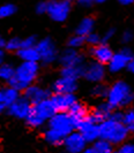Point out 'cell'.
Returning a JSON list of instances; mask_svg holds the SVG:
<instances>
[{
  "instance_id": "30",
  "label": "cell",
  "mask_w": 134,
  "mask_h": 153,
  "mask_svg": "<svg viewBox=\"0 0 134 153\" xmlns=\"http://www.w3.org/2000/svg\"><path fill=\"white\" fill-rule=\"evenodd\" d=\"M108 90H109V86H106L103 83H98V84H95L94 88L91 89V94L96 98H106Z\"/></svg>"
},
{
  "instance_id": "7",
  "label": "cell",
  "mask_w": 134,
  "mask_h": 153,
  "mask_svg": "<svg viewBox=\"0 0 134 153\" xmlns=\"http://www.w3.org/2000/svg\"><path fill=\"white\" fill-rule=\"evenodd\" d=\"M36 50L40 54V62L46 65V66H50L58 60L59 51L51 37H44V38L40 39L37 42Z\"/></svg>"
},
{
  "instance_id": "27",
  "label": "cell",
  "mask_w": 134,
  "mask_h": 153,
  "mask_svg": "<svg viewBox=\"0 0 134 153\" xmlns=\"http://www.w3.org/2000/svg\"><path fill=\"white\" fill-rule=\"evenodd\" d=\"M97 153H110L112 152V145L109 142L98 138L97 140L94 142V145L91 146Z\"/></svg>"
},
{
  "instance_id": "15",
  "label": "cell",
  "mask_w": 134,
  "mask_h": 153,
  "mask_svg": "<svg viewBox=\"0 0 134 153\" xmlns=\"http://www.w3.org/2000/svg\"><path fill=\"white\" fill-rule=\"evenodd\" d=\"M89 53L94 58V61L106 66L110 62L111 58H112V55H113L115 52L112 51V48L110 47L109 44H102L101 43L98 45L90 47Z\"/></svg>"
},
{
  "instance_id": "19",
  "label": "cell",
  "mask_w": 134,
  "mask_h": 153,
  "mask_svg": "<svg viewBox=\"0 0 134 153\" xmlns=\"http://www.w3.org/2000/svg\"><path fill=\"white\" fill-rule=\"evenodd\" d=\"M67 113L71 115V117L74 120L75 124H78L80 121L85 120L88 115H89V109H88L87 106L83 105L82 102L76 101V102L70 108V111H68Z\"/></svg>"
},
{
  "instance_id": "5",
  "label": "cell",
  "mask_w": 134,
  "mask_h": 153,
  "mask_svg": "<svg viewBox=\"0 0 134 153\" xmlns=\"http://www.w3.org/2000/svg\"><path fill=\"white\" fill-rule=\"evenodd\" d=\"M47 128L57 131L61 136L66 137L71 132L76 129V124L74 120L71 117V115L67 112H59L55 113L49 121H47Z\"/></svg>"
},
{
  "instance_id": "24",
  "label": "cell",
  "mask_w": 134,
  "mask_h": 153,
  "mask_svg": "<svg viewBox=\"0 0 134 153\" xmlns=\"http://www.w3.org/2000/svg\"><path fill=\"white\" fill-rule=\"evenodd\" d=\"M1 93H2V102L6 105V106H10L13 102H15L16 100L20 98V92L10 88V86H7L5 89L1 90Z\"/></svg>"
},
{
  "instance_id": "3",
  "label": "cell",
  "mask_w": 134,
  "mask_h": 153,
  "mask_svg": "<svg viewBox=\"0 0 134 153\" xmlns=\"http://www.w3.org/2000/svg\"><path fill=\"white\" fill-rule=\"evenodd\" d=\"M100 138L109 142L111 145L123 144L127 139L130 132L123 121H118L115 119H106L98 124Z\"/></svg>"
},
{
  "instance_id": "43",
  "label": "cell",
  "mask_w": 134,
  "mask_h": 153,
  "mask_svg": "<svg viewBox=\"0 0 134 153\" xmlns=\"http://www.w3.org/2000/svg\"><path fill=\"white\" fill-rule=\"evenodd\" d=\"M6 111H7V106H6L5 104H2V102H1V104H0V114L5 113Z\"/></svg>"
},
{
  "instance_id": "2",
  "label": "cell",
  "mask_w": 134,
  "mask_h": 153,
  "mask_svg": "<svg viewBox=\"0 0 134 153\" xmlns=\"http://www.w3.org/2000/svg\"><path fill=\"white\" fill-rule=\"evenodd\" d=\"M106 102L113 109L121 107H128L134 104V92L131 85L125 81H116L109 86Z\"/></svg>"
},
{
  "instance_id": "34",
  "label": "cell",
  "mask_w": 134,
  "mask_h": 153,
  "mask_svg": "<svg viewBox=\"0 0 134 153\" xmlns=\"http://www.w3.org/2000/svg\"><path fill=\"white\" fill-rule=\"evenodd\" d=\"M134 38V33L132 30L130 29H126L121 32V36H120V43L124 44L125 46H127Z\"/></svg>"
},
{
  "instance_id": "17",
  "label": "cell",
  "mask_w": 134,
  "mask_h": 153,
  "mask_svg": "<svg viewBox=\"0 0 134 153\" xmlns=\"http://www.w3.org/2000/svg\"><path fill=\"white\" fill-rule=\"evenodd\" d=\"M78 88H79V84L76 79L60 76L53 82V84L51 86V92L52 93H75Z\"/></svg>"
},
{
  "instance_id": "20",
  "label": "cell",
  "mask_w": 134,
  "mask_h": 153,
  "mask_svg": "<svg viewBox=\"0 0 134 153\" xmlns=\"http://www.w3.org/2000/svg\"><path fill=\"white\" fill-rule=\"evenodd\" d=\"M94 29H95V19L91 17V16H86L76 25V28H75V35L86 37L89 33L94 32Z\"/></svg>"
},
{
  "instance_id": "28",
  "label": "cell",
  "mask_w": 134,
  "mask_h": 153,
  "mask_svg": "<svg viewBox=\"0 0 134 153\" xmlns=\"http://www.w3.org/2000/svg\"><path fill=\"white\" fill-rule=\"evenodd\" d=\"M17 12V7L14 4H5L0 6V19H8Z\"/></svg>"
},
{
  "instance_id": "41",
  "label": "cell",
  "mask_w": 134,
  "mask_h": 153,
  "mask_svg": "<svg viewBox=\"0 0 134 153\" xmlns=\"http://www.w3.org/2000/svg\"><path fill=\"white\" fill-rule=\"evenodd\" d=\"M5 56H6V53H5V50H0V66L5 62Z\"/></svg>"
},
{
  "instance_id": "29",
  "label": "cell",
  "mask_w": 134,
  "mask_h": 153,
  "mask_svg": "<svg viewBox=\"0 0 134 153\" xmlns=\"http://www.w3.org/2000/svg\"><path fill=\"white\" fill-rule=\"evenodd\" d=\"M21 42L22 38L20 37H12L6 40V45H5V51L7 52H17L20 48H21Z\"/></svg>"
},
{
  "instance_id": "37",
  "label": "cell",
  "mask_w": 134,
  "mask_h": 153,
  "mask_svg": "<svg viewBox=\"0 0 134 153\" xmlns=\"http://www.w3.org/2000/svg\"><path fill=\"white\" fill-rule=\"evenodd\" d=\"M117 153H134V144L133 143H124L119 147Z\"/></svg>"
},
{
  "instance_id": "23",
  "label": "cell",
  "mask_w": 134,
  "mask_h": 153,
  "mask_svg": "<svg viewBox=\"0 0 134 153\" xmlns=\"http://www.w3.org/2000/svg\"><path fill=\"white\" fill-rule=\"evenodd\" d=\"M83 67H85V65L79 66V67H61V69H60V76L78 81L80 77H82Z\"/></svg>"
},
{
  "instance_id": "13",
  "label": "cell",
  "mask_w": 134,
  "mask_h": 153,
  "mask_svg": "<svg viewBox=\"0 0 134 153\" xmlns=\"http://www.w3.org/2000/svg\"><path fill=\"white\" fill-rule=\"evenodd\" d=\"M50 100L55 106L57 113L68 112L70 108L78 101L74 93H52Z\"/></svg>"
},
{
  "instance_id": "21",
  "label": "cell",
  "mask_w": 134,
  "mask_h": 153,
  "mask_svg": "<svg viewBox=\"0 0 134 153\" xmlns=\"http://www.w3.org/2000/svg\"><path fill=\"white\" fill-rule=\"evenodd\" d=\"M16 55L21 62H38L40 63V54L37 52L36 47H29V48H20Z\"/></svg>"
},
{
  "instance_id": "4",
  "label": "cell",
  "mask_w": 134,
  "mask_h": 153,
  "mask_svg": "<svg viewBox=\"0 0 134 153\" xmlns=\"http://www.w3.org/2000/svg\"><path fill=\"white\" fill-rule=\"evenodd\" d=\"M55 113L57 111L49 98L38 104L32 105L30 113L25 117V122L31 128H40L46 121H49Z\"/></svg>"
},
{
  "instance_id": "8",
  "label": "cell",
  "mask_w": 134,
  "mask_h": 153,
  "mask_svg": "<svg viewBox=\"0 0 134 153\" xmlns=\"http://www.w3.org/2000/svg\"><path fill=\"white\" fill-rule=\"evenodd\" d=\"M133 58V51L128 46H124L121 50H119L118 52L113 53L110 62L106 65L108 70L112 74H118L121 70L127 68L128 62L131 61Z\"/></svg>"
},
{
  "instance_id": "25",
  "label": "cell",
  "mask_w": 134,
  "mask_h": 153,
  "mask_svg": "<svg viewBox=\"0 0 134 153\" xmlns=\"http://www.w3.org/2000/svg\"><path fill=\"white\" fill-rule=\"evenodd\" d=\"M15 74V67L12 65V63H7V62H4L1 66H0V79L8 83Z\"/></svg>"
},
{
  "instance_id": "38",
  "label": "cell",
  "mask_w": 134,
  "mask_h": 153,
  "mask_svg": "<svg viewBox=\"0 0 134 153\" xmlns=\"http://www.w3.org/2000/svg\"><path fill=\"white\" fill-rule=\"evenodd\" d=\"M75 2L78 4V6L82 8H90L94 6V0H75Z\"/></svg>"
},
{
  "instance_id": "45",
  "label": "cell",
  "mask_w": 134,
  "mask_h": 153,
  "mask_svg": "<svg viewBox=\"0 0 134 153\" xmlns=\"http://www.w3.org/2000/svg\"><path fill=\"white\" fill-rule=\"evenodd\" d=\"M105 1H108V0H94L95 4H104Z\"/></svg>"
},
{
  "instance_id": "18",
  "label": "cell",
  "mask_w": 134,
  "mask_h": 153,
  "mask_svg": "<svg viewBox=\"0 0 134 153\" xmlns=\"http://www.w3.org/2000/svg\"><path fill=\"white\" fill-rule=\"evenodd\" d=\"M113 111L115 109L111 107L106 101H104V102H101L100 105H97L93 112H89V116L94 120L95 122L100 124L101 122L105 121L106 119H109Z\"/></svg>"
},
{
  "instance_id": "40",
  "label": "cell",
  "mask_w": 134,
  "mask_h": 153,
  "mask_svg": "<svg viewBox=\"0 0 134 153\" xmlns=\"http://www.w3.org/2000/svg\"><path fill=\"white\" fill-rule=\"evenodd\" d=\"M117 1L123 6H130V5L134 4V0H117Z\"/></svg>"
},
{
  "instance_id": "16",
  "label": "cell",
  "mask_w": 134,
  "mask_h": 153,
  "mask_svg": "<svg viewBox=\"0 0 134 153\" xmlns=\"http://www.w3.org/2000/svg\"><path fill=\"white\" fill-rule=\"evenodd\" d=\"M31 107L32 105L28 100L23 97H20L15 102H13L10 106H8L7 112L9 113V115L14 116L16 119L25 120V117L29 115L30 111H31Z\"/></svg>"
},
{
  "instance_id": "32",
  "label": "cell",
  "mask_w": 134,
  "mask_h": 153,
  "mask_svg": "<svg viewBox=\"0 0 134 153\" xmlns=\"http://www.w3.org/2000/svg\"><path fill=\"white\" fill-rule=\"evenodd\" d=\"M85 42H86V44H88L90 47L98 45V44H101V35L94 31V32L89 33L88 36L85 37Z\"/></svg>"
},
{
  "instance_id": "46",
  "label": "cell",
  "mask_w": 134,
  "mask_h": 153,
  "mask_svg": "<svg viewBox=\"0 0 134 153\" xmlns=\"http://www.w3.org/2000/svg\"><path fill=\"white\" fill-rule=\"evenodd\" d=\"M2 102V93H1V90H0V104ZM4 104V102H2Z\"/></svg>"
},
{
  "instance_id": "47",
  "label": "cell",
  "mask_w": 134,
  "mask_h": 153,
  "mask_svg": "<svg viewBox=\"0 0 134 153\" xmlns=\"http://www.w3.org/2000/svg\"><path fill=\"white\" fill-rule=\"evenodd\" d=\"M110 153H115V152H110Z\"/></svg>"
},
{
  "instance_id": "35",
  "label": "cell",
  "mask_w": 134,
  "mask_h": 153,
  "mask_svg": "<svg viewBox=\"0 0 134 153\" xmlns=\"http://www.w3.org/2000/svg\"><path fill=\"white\" fill-rule=\"evenodd\" d=\"M115 36H116V29L115 28H109L108 30L104 31V33L101 36V43L102 44H108Z\"/></svg>"
},
{
  "instance_id": "6",
  "label": "cell",
  "mask_w": 134,
  "mask_h": 153,
  "mask_svg": "<svg viewBox=\"0 0 134 153\" xmlns=\"http://www.w3.org/2000/svg\"><path fill=\"white\" fill-rule=\"evenodd\" d=\"M73 2L74 0H50L46 14L55 22H65L71 14Z\"/></svg>"
},
{
  "instance_id": "36",
  "label": "cell",
  "mask_w": 134,
  "mask_h": 153,
  "mask_svg": "<svg viewBox=\"0 0 134 153\" xmlns=\"http://www.w3.org/2000/svg\"><path fill=\"white\" fill-rule=\"evenodd\" d=\"M47 5H49V1H45V0L38 1V2L36 4V7H35V10H36V13H37V14H40V15L46 14Z\"/></svg>"
},
{
  "instance_id": "12",
  "label": "cell",
  "mask_w": 134,
  "mask_h": 153,
  "mask_svg": "<svg viewBox=\"0 0 134 153\" xmlns=\"http://www.w3.org/2000/svg\"><path fill=\"white\" fill-rule=\"evenodd\" d=\"M64 149L68 153H82L87 149V142L78 131H73L64 138Z\"/></svg>"
},
{
  "instance_id": "14",
  "label": "cell",
  "mask_w": 134,
  "mask_h": 153,
  "mask_svg": "<svg viewBox=\"0 0 134 153\" xmlns=\"http://www.w3.org/2000/svg\"><path fill=\"white\" fill-rule=\"evenodd\" d=\"M52 92L49 89H45L43 86L40 85L32 84L30 86H28L25 90L23 91V98L28 100L31 105L38 104L43 100H46L51 97Z\"/></svg>"
},
{
  "instance_id": "26",
  "label": "cell",
  "mask_w": 134,
  "mask_h": 153,
  "mask_svg": "<svg viewBox=\"0 0 134 153\" xmlns=\"http://www.w3.org/2000/svg\"><path fill=\"white\" fill-rule=\"evenodd\" d=\"M86 45V42H85V37L79 36V35H73L70 38L67 39V47L73 48V50H78L82 48L83 46Z\"/></svg>"
},
{
  "instance_id": "42",
  "label": "cell",
  "mask_w": 134,
  "mask_h": 153,
  "mask_svg": "<svg viewBox=\"0 0 134 153\" xmlns=\"http://www.w3.org/2000/svg\"><path fill=\"white\" fill-rule=\"evenodd\" d=\"M5 45H6V39L4 36L0 35V50H4L5 48Z\"/></svg>"
},
{
  "instance_id": "10",
  "label": "cell",
  "mask_w": 134,
  "mask_h": 153,
  "mask_svg": "<svg viewBox=\"0 0 134 153\" xmlns=\"http://www.w3.org/2000/svg\"><path fill=\"white\" fill-rule=\"evenodd\" d=\"M57 61L61 67H79L86 63L85 55L80 53L78 50H73L70 47H66L61 52H59Z\"/></svg>"
},
{
  "instance_id": "31",
  "label": "cell",
  "mask_w": 134,
  "mask_h": 153,
  "mask_svg": "<svg viewBox=\"0 0 134 153\" xmlns=\"http://www.w3.org/2000/svg\"><path fill=\"white\" fill-rule=\"evenodd\" d=\"M123 123L126 128L134 124V107H130L126 112H123Z\"/></svg>"
},
{
  "instance_id": "22",
  "label": "cell",
  "mask_w": 134,
  "mask_h": 153,
  "mask_svg": "<svg viewBox=\"0 0 134 153\" xmlns=\"http://www.w3.org/2000/svg\"><path fill=\"white\" fill-rule=\"evenodd\" d=\"M43 137H44V140L46 142L47 144L53 146H59L63 145L64 142V136H61L60 134H58L57 131L52 130V129H45L44 132H43Z\"/></svg>"
},
{
  "instance_id": "11",
  "label": "cell",
  "mask_w": 134,
  "mask_h": 153,
  "mask_svg": "<svg viewBox=\"0 0 134 153\" xmlns=\"http://www.w3.org/2000/svg\"><path fill=\"white\" fill-rule=\"evenodd\" d=\"M76 131L81 134V136L86 139V142L94 143L100 138V130H98V123L88 115L87 117L76 124Z\"/></svg>"
},
{
  "instance_id": "9",
  "label": "cell",
  "mask_w": 134,
  "mask_h": 153,
  "mask_svg": "<svg viewBox=\"0 0 134 153\" xmlns=\"http://www.w3.org/2000/svg\"><path fill=\"white\" fill-rule=\"evenodd\" d=\"M106 76V66L96 61H90L85 63L82 77L94 84L103 83L104 78Z\"/></svg>"
},
{
  "instance_id": "33",
  "label": "cell",
  "mask_w": 134,
  "mask_h": 153,
  "mask_svg": "<svg viewBox=\"0 0 134 153\" xmlns=\"http://www.w3.org/2000/svg\"><path fill=\"white\" fill-rule=\"evenodd\" d=\"M37 42H38V38H37V36H35V35H31V36H28V37H25V38H22V42H21V48L36 47Z\"/></svg>"
},
{
  "instance_id": "39",
  "label": "cell",
  "mask_w": 134,
  "mask_h": 153,
  "mask_svg": "<svg viewBox=\"0 0 134 153\" xmlns=\"http://www.w3.org/2000/svg\"><path fill=\"white\" fill-rule=\"evenodd\" d=\"M127 70L130 71V73H132V74H134V58L131 60V61L128 62V65H127Z\"/></svg>"
},
{
  "instance_id": "44",
  "label": "cell",
  "mask_w": 134,
  "mask_h": 153,
  "mask_svg": "<svg viewBox=\"0 0 134 153\" xmlns=\"http://www.w3.org/2000/svg\"><path fill=\"white\" fill-rule=\"evenodd\" d=\"M82 153H97V152L95 151L93 147H87V149H86Z\"/></svg>"
},
{
  "instance_id": "1",
  "label": "cell",
  "mask_w": 134,
  "mask_h": 153,
  "mask_svg": "<svg viewBox=\"0 0 134 153\" xmlns=\"http://www.w3.org/2000/svg\"><path fill=\"white\" fill-rule=\"evenodd\" d=\"M40 75V63L38 62H21L15 67L14 77L8 82V86L23 92L28 86L35 83Z\"/></svg>"
}]
</instances>
